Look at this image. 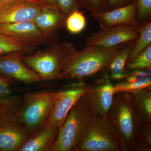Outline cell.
I'll use <instances>...</instances> for the list:
<instances>
[{"label":"cell","mask_w":151,"mask_h":151,"mask_svg":"<svg viewBox=\"0 0 151 151\" xmlns=\"http://www.w3.org/2000/svg\"><path fill=\"white\" fill-rule=\"evenodd\" d=\"M77 50L72 44L55 42L34 54L22 55L21 59L39 76L42 80L60 79L63 64Z\"/></svg>","instance_id":"7a4b0ae2"},{"label":"cell","mask_w":151,"mask_h":151,"mask_svg":"<svg viewBox=\"0 0 151 151\" xmlns=\"http://www.w3.org/2000/svg\"><path fill=\"white\" fill-rule=\"evenodd\" d=\"M3 7V5L2 3L1 2V1H0V10Z\"/></svg>","instance_id":"d6a6232c"},{"label":"cell","mask_w":151,"mask_h":151,"mask_svg":"<svg viewBox=\"0 0 151 151\" xmlns=\"http://www.w3.org/2000/svg\"><path fill=\"white\" fill-rule=\"evenodd\" d=\"M86 18L79 10L73 12L67 17L65 27L67 30L72 34H77L83 31L86 27Z\"/></svg>","instance_id":"cb8c5ba5"},{"label":"cell","mask_w":151,"mask_h":151,"mask_svg":"<svg viewBox=\"0 0 151 151\" xmlns=\"http://www.w3.org/2000/svg\"><path fill=\"white\" fill-rule=\"evenodd\" d=\"M151 151V122H143L135 136L131 151Z\"/></svg>","instance_id":"7402d4cb"},{"label":"cell","mask_w":151,"mask_h":151,"mask_svg":"<svg viewBox=\"0 0 151 151\" xmlns=\"http://www.w3.org/2000/svg\"><path fill=\"white\" fill-rule=\"evenodd\" d=\"M127 81L121 82L114 86V92L133 93L147 89L151 86V76H142L132 73L127 77Z\"/></svg>","instance_id":"ffe728a7"},{"label":"cell","mask_w":151,"mask_h":151,"mask_svg":"<svg viewBox=\"0 0 151 151\" xmlns=\"http://www.w3.org/2000/svg\"><path fill=\"white\" fill-rule=\"evenodd\" d=\"M139 26L118 25L100 28L85 41V47L100 46L111 47L136 40L139 37Z\"/></svg>","instance_id":"ba28073f"},{"label":"cell","mask_w":151,"mask_h":151,"mask_svg":"<svg viewBox=\"0 0 151 151\" xmlns=\"http://www.w3.org/2000/svg\"><path fill=\"white\" fill-rule=\"evenodd\" d=\"M24 55L14 52L0 57V72L26 84L42 81L39 76L22 61L21 57Z\"/></svg>","instance_id":"8fae6325"},{"label":"cell","mask_w":151,"mask_h":151,"mask_svg":"<svg viewBox=\"0 0 151 151\" xmlns=\"http://www.w3.org/2000/svg\"><path fill=\"white\" fill-rule=\"evenodd\" d=\"M136 40L127 42L126 45L119 50L111 59L107 68L111 73V78L119 79L128 77L129 73L126 72L125 68Z\"/></svg>","instance_id":"ac0fdd59"},{"label":"cell","mask_w":151,"mask_h":151,"mask_svg":"<svg viewBox=\"0 0 151 151\" xmlns=\"http://www.w3.org/2000/svg\"><path fill=\"white\" fill-rule=\"evenodd\" d=\"M130 93L133 110L142 122H151V92L147 89Z\"/></svg>","instance_id":"e0dca14e"},{"label":"cell","mask_w":151,"mask_h":151,"mask_svg":"<svg viewBox=\"0 0 151 151\" xmlns=\"http://www.w3.org/2000/svg\"><path fill=\"white\" fill-rule=\"evenodd\" d=\"M37 46L16 40L0 33V55H5L14 52L31 54Z\"/></svg>","instance_id":"d6986e66"},{"label":"cell","mask_w":151,"mask_h":151,"mask_svg":"<svg viewBox=\"0 0 151 151\" xmlns=\"http://www.w3.org/2000/svg\"><path fill=\"white\" fill-rule=\"evenodd\" d=\"M81 8L90 11L92 15L108 11V0H78Z\"/></svg>","instance_id":"d4e9b609"},{"label":"cell","mask_w":151,"mask_h":151,"mask_svg":"<svg viewBox=\"0 0 151 151\" xmlns=\"http://www.w3.org/2000/svg\"><path fill=\"white\" fill-rule=\"evenodd\" d=\"M57 94L55 91H47L25 95L17 115L29 138L37 134L45 125L54 106Z\"/></svg>","instance_id":"277c9868"},{"label":"cell","mask_w":151,"mask_h":151,"mask_svg":"<svg viewBox=\"0 0 151 151\" xmlns=\"http://www.w3.org/2000/svg\"><path fill=\"white\" fill-rule=\"evenodd\" d=\"M136 18L139 24L150 21L151 15V0H137Z\"/></svg>","instance_id":"484cf974"},{"label":"cell","mask_w":151,"mask_h":151,"mask_svg":"<svg viewBox=\"0 0 151 151\" xmlns=\"http://www.w3.org/2000/svg\"><path fill=\"white\" fill-rule=\"evenodd\" d=\"M0 33L36 46L45 41L44 36L33 21L0 24Z\"/></svg>","instance_id":"9a60e30c"},{"label":"cell","mask_w":151,"mask_h":151,"mask_svg":"<svg viewBox=\"0 0 151 151\" xmlns=\"http://www.w3.org/2000/svg\"><path fill=\"white\" fill-rule=\"evenodd\" d=\"M59 129V127L44 126L24 143L18 151H52Z\"/></svg>","instance_id":"2e32d148"},{"label":"cell","mask_w":151,"mask_h":151,"mask_svg":"<svg viewBox=\"0 0 151 151\" xmlns=\"http://www.w3.org/2000/svg\"><path fill=\"white\" fill-rule=\"evenodd\" d=\"M132 0H108V11L122 7L129 4Z\"/></svg>","instance_id":"f546056e"},{"label":"cell","mask_w":151,"mask_h":151,"mask_svg":"<svg viewBox=\"0 0 151 151\" xmlns=\"http://www.w3.org/2000/svg\"><path fill=\"white\" fill-rule=\"evenodd\" d=\"M56 1L58 8L67 16L81 8L78 0H56Z\"/></svg>","instance_id":"4316f807"},{"label":"cell","mask_w":151,"mask_h":151,"mask_svg":"<svg viewBox=\"0 0 151 151\" xmlns=\"http://www.w3.org/2000/svg\"><path fill=\"white\" fill-rule=\"evenodd\" d=\"M107 116L117 132L121 151H131L135 136L143 122L133 110L130 93H115Z\"/></svg>","instance_id":"3957f363"},{"label":"cell","mask_w":151,"mask_h":151,"mask_svg":"<svg viewBox=\"0 0 151 151\" xmlns=\"http://www.w3.org/2000/svg\"><path fill=\"white\" fill-rule=\"evenodd\" d=\"M18 102L17 97L10 95L6 97L0 96V110L4 108L13 110L17 105Z\"/></svg>","instance_id":"83f0119b"},{"label":"cell","mask_w":151,"mask_h":151,"mask_svg":"<svg viewBox=\"0 0 151 151\" xmlns=\"http://www.w3.org/2000/svg\"><path fill=\"white\" fill-rule=\"evenodd\" d=\"M0 1L4 6L6 5L9 4L19 2L23 1H28V0H0Z\"/></svg>","instance_id":"1f68e13d"},{"label":"cell","mask_w":151,"mask_h":151,"mask_svg":"<svg viewBox=\"0 0 151 151\" xmlns=\"http://www.w3.org/2000/svg\"><path fill=\"white\" fill-rule=\"evenodd\" d=\"M29 138L16 111L0 110V151H18Z\"/></svg>","instance_id":"52a82bcc"},{"label":"cell","mask_w":151,"mask_h":151,"mask_svg":"<svg viewBox=\"0 0 151 151\" xmlns=\"http://www.w3.org/2000/svg\"><path fill=\"white\" fill-rule=\"evenodd\" d=\"M137 8V0H132L125 6L92 15V18L97 21L100 28L123 24L138 27L139 24L136 18Z\"/></svg>","instance_id":"5bb4252c"},{"label":"cell","mask_w":151,"mask_h":151,"mask_svg":"<svg viewBox=\"0 0 151 151\" xmlns=\"http://www.w3.org/2000/svg\"><path fill=\"white\" fill-rule=\"evenodd\" d=\"M76 85L57 92L52 111L44 126L60 127L70 109L92 87L83 83Z\"/></svg>","instance_id":"9c48e42d"},{"label":"cell","mask_w":151,"mask_h":151,"mask_svg":"<svg viewBox=\"0 0 151 151\" xmlns=\"http://www.w3.org/2000/svg\"><path fill=\"white\" fill-rule=\"evenodd\" d=\"M127 43L111 47H85L76 50L63 64L60 79L83 78L107 69L113 57Z\"/></svg>","instance_id":"6da1fadb"},{"label":"cell","mask_w":151,"mask_h":151,"mask_svg":"<svg viewBox=\"0 0 151 151\" xmlns=\"http://www.w3.org/2000/svg\"><path fill=\"white\" fill-rule=\"evenodd\" d=\"M42 5L55 6H57L56 0H36Z\"/></svg>","instance_id":"4dcf8cb0"},{"label":"cell","mask_w":151,"mask_h":151,"mask_svg":"<svg viewBox=\"0 0 151 151\" xmlns=\"http://www.w3.org/2000/svg\"><path fill=\"white\" fill-rule=\"evenodd\" d=\"M67 17L58 7L42 5L40 12L33 21L44 36L45 41L51 38L55 40L58 31L65 26Z\"/></svg>","instance_id":"7c38bea8"},{"label":"cell","mask_w":151,"mask_h":151,"mask_svg":"<svg viewBox=\"0 0 151 151\" xmlns=\"http://www.w3.org/2000/svg\"><path fill=\"white\" fill-rule=\"evenodd\" d=\"M42 5L28 0L4 6L0 10V24L32 21L40 12Z\"/></svg>","instance_id":"4fadbf2b"},{"label":"cell","mask_w":151,"mask_h":151,"mask_svg":"<svg viewBox=\"0 0 151 151\" xmlns=\"http://www.w3.org/2000/svg\"><path fill=\"white\" fill-rule=\"evenodd\" d=\"M138 31L139 37L136 40L127 63L151 45V22H146L140 24L138 27Z\"/></svg>","instance_id":"44dd1931"},{"label":"cell","mask_w":151,"mask_h":151,"mask_svg":"<svg viewBox=\"0 0 151 151\" xmlns=\"http://www.w3.org/2000/svg\"><path fill=\"white\" fill-rule=\"evenodd\" d=\"M151 67V45L127 63L126 71L149 70Z\"/></svg>","instance_id":"603a6c76"},{"label":"cell","mask_w":151,"mask_h":151,"mask_svg":"<svg viewBox=\"0 0 151 151\" xmlns=\"http://www.w3.org/2000/svg\"><path fill=\"white\" fill-rule=\"evenodd\" d=\"M115 94L114 86L106 83L91 87L80 100L92 117L106 116L113 103Z\"/></svg>","instance_id":"30bf717a"},{"label":"cell","mask_w":151,"mask_h":151,"mask_svg":"<svg viewBox=\"0 0 151 151\" xmlns=\"http://www.w3.org/2000/svg\"><path fill=\"white\" fill-rule=\"evenodd\" d=\"M92 117L79 99L70 109L65 121L59 127L52 151H75Z\"/></svg>","instance_id":"5b68a950"},{"label":"cell","mask_w":151,"mask_h":151,"mask_svg":"<svg viewBox=\"0 0 151 151\" xmlns=\"http://www.w3.org/2000/svg\"><path fill=\"white\" fill-rule=\"evenodd\" d=\"M118 134L108 116H92L75 151H121Z\"/></svg>","instance_id":"8992f818"},{"label":"cell","mask_w":151,"mask_h":151,"mask_svg":"<svg viewBox=\"0 0 151 151\" xmlns=\"http://www.w3.org/2000/svg\"><path fill=\"white\" fill-rule=\"evenodd\" d=\"M10 82V81L7 78L0 76V96H9L11 92Z\"/></svg>","instance_id":"f1b7e54d"}]
</instances>
